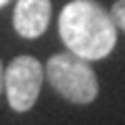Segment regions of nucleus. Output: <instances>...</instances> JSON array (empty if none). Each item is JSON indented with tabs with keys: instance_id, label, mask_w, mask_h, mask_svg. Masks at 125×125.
<instances>
[{
	"instance_id": "nucleus-1",
	"label": "nucleus",
	"mask_w": 125,
	"mask_h": 125,
	"mask_svg": "<svg viewBox=\"0 0 125 125\" xmlns=\"http://www.w3.org/2000/svg\"><path fill=\"white\" fill-rule=\"evenodd\" d=\"M58 33L69 50L85 61L108 56L117 44L111 13L94 0H73L61 10Z\"/></svg>"
},
{
	"instance_id": "nucleus-2",
	"label": "nucleus",
	"mask_w": 125,
	"mask_h": 125,
	"mask_svg": "<svg viewBox=\"0 0 125 125\" xmlns=\"http://www.w3.org/2000/svg\"><path fill=\"white\" fill-rule=\"evenodd\" d=\"M46 79L65 100L73 104H90L98 96V79L88 61L71 50L52 54L46 62Z\"/></svg>"
},
{
	"instance_id": "nucleus-3",
	"label": "nucleus",
	"mask_w": 125,
	"mask_h": 125,
	"mask_svg": "<svg viewBox=\"0 0 125 125\" xmlns=\"http://www.w3.org/2000/svg\"><path fill=\"white\" fill-rule=\"evenodd\" d=\"M44 81V69L33 56H17L4 71V90L13 111L25 113L36 104Z\"/></svg>"
},
{
	"instance_id": "nucleus-4",
	"label": "nucleus",
	"mask_w": 125,
	"mask_h": 125,
	"mask_svg": "<svg viewBox=\"0 0 125 125\" xmlns=\"http://www.w3.org/2000/svg\"><path fill=\"white\" fill-rule=\"evenodd\" d=\"M50 0H17L13 25L21 38H40L50 23Z\"/></svg>"
},
{
	"instance_id": "nucleus-5",
	"label": "nucleus",
	"mask_w": 125,
	"mask_h": 125,
	"mask_svg": "<svg viewBox=\"0 0 125 125\" xmlns=\"http://www.w3.org/2000/svg\"><path fill=\"white\" fill-rule=\"evenodd\" d=\"M111 17L115 21L117 29L125 31V0H117L115 4L111 6Z\"/></svg>"
},
{
	"instance_id": "nucleus-6",
	"label": "nucleus",
	"mask_w": 125,
	"mask_h": 125,
	"mask_svg": "<svg viewBox=\"0 0 125 125\" xmlns=\"http://www.w3.org/2000/svg\"><path fill=\"white\" fill-rule=\"evenodd\" d=\"M4 88V71H2V62H0V92Z\"/></svg>"
},
{
	"instance_id": "nucleus-7",
	"label": "nucleus",
	"mask_w": 125,
	"mask_h": 125,
	"mask_svg": "<svg viewBox=\"0 0 125 125\" xmlns=\"http://www.w3.org/2000/svg\"><path fill=\"white\" fill-rule=\"evenodd\" d=\"M6 2H9V0H0V6H4V4H6Z\"/></svg>"
}]
</instances>
